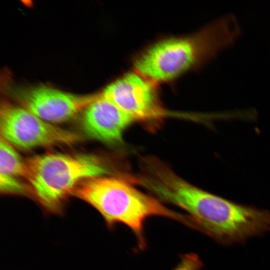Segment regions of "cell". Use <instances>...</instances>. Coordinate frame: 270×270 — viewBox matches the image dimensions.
I'll return each mask as SVG.
<instances>
[{"mask_svg":"<svg viewBox=\"0 0 270 270\" xmlns=\"http://www.w3.org/2000/svg\"><path fill=\"white\" fill-rule=\"evenodd\" d=\"M145 188L156 198L188 213L194 229L224 245L270 230V212L238 204L189 183L163 162L154 166Z\"/></svg>","mask_w":270,"mask_h":270,"instance_id":"obj_1","label":"cell"},{"mask_svg":"<svg viewBox=\"0 0 270 270\" xmlns=\"http://www.w3.org/2000/svg\"><path fill=\"white\" fill-rule=\"evenodd\" d=\"M82 112L81 126L86 134L108 144L120 143L124 131L134 121L102 92Z\"/></svg>","mask_w":270,"mask_h":270,"instance_id":"obj_8","label":"cell"},{"mask_svg":"<svg viewBox=\"0 0 270 270\" xmlns=\"http://www.w3.org/2000/svg\"><path fill=\"white\" fill-rule=\"evenodd\" d=\"M240 33L236 18L228 14L191 35L156 41L136 56L134 66L136 72L156 84L170 82L214 58Z\"/></svg>","mask_w":270,"mask_h":270,"instance_id":"obj_2","label":"cell"},{"mask_svg":"<svg viewBox=\"0 0 270 270\" xmlns=\"http://www.w3.org/2000/svg\"><path fill=\"white\" fill-rule=\"evenodd\" d=\"M6 90L20 106L54 124L68 120L82 112L99 94L79 95L46 86H10Z\"/></svg>","mask_w":270,"mask_h":270,"instance_id":"obj_6","label":"cell"},{"mask_svg":"<svg viewBox=\"0 0 270 270\" xmlns=\"http://www.w3.org/2000/svg\"><path fill=\"white\" fill-rule=\"evenodd\" d=\"M0 192L4 194H32L28 184L20 178L0 175Z\"/></svg>","mask_w":270,"mask_h":270,"instance_id":"obj_10","label":"cell"},{"mask_svg":"<svg viewBox=\"0 0 270 270\" xmlns=\"http://www.w3.org/2000/svg\"><path fill=\"white\" fill-rule=\"evenodd\" d=\"M156 84L136 71L128 72L108 84L102 94L134 121L154 122L166 112Z\"/></svg>","mask_w":270,"mask_h":270,"instance_id":"obj_7","label":"cell"},{"mask_svg":"<svg viewBox=\"0 0 270 270\" xmlns=\"http://www.w3.org/2000/svg\"><path fill=\"white\" fill-rule=\"evenodd\" d=\"M203 263L199 256L195 253L184 254L172 270H202Z\"/></svg>","mask_w":270,"mask_h":270,"instance_id":"obj_11","label":"cell"},{"mask_svg":"<svg viewBox=\"0 0 270 270\" xmlns=\"http://www.w3.org/2000/svg\"><path fill=\"white\" fill-rule=\"evenodd\" d=\"M0 136L15 148L30 150L71 146L82 140L77 133L48 122L22 106L4 101L0 110Z\"/></svg>","mask_w":270,"mask_h":270,"instance_id":"obj_5","label":"cell"},{"mask_svg":"<svg viewBox=\"0 0 270 270\" xmlns=\"http://www.w3.org/2000/svg\"><path fill=\"white\" fill-rule=\"evenodd\" d=\"M126 178L106 174L88 178L77 186L72 196L94 208L108 228L118 224L129 228L139 250L147 246L144 226L150 218H166L192 228L187 214L170 210L156 197L140 192Z\"/></svg>","mask_w":270,"mask_h":270,"instance_id":"obj_3","label":"cell"},{"mask_svg":"<svg viewBox=\"0 0 270 270\" xmlns=\"http://www.w3.org/2000/svg\"><path fill=\"white\" fill-rule=\"evenodd\" d=\"M26 162L25 180L32 194L49 212H61L68 197L83 180L109 174L98 156L88 153L49 152Z\"/></svg>","mask_w":270,"mask_h":270,"instance_id":"obj_4","label":"cell"},{"mask_svg":"<svg viewBox=\"0 0 270 270\" xmlns=\"http://www.w3.org/2000/svg\"><path fill=\"white\" fill-rule=\"evenodd\" d=\"M25 174L26 162L15 147L0 136V175L25 180Z\"/></svg>","mask_w":270,"mask_h":270,"instance_id":"obj_9","label":"cell"}]
</instances>
